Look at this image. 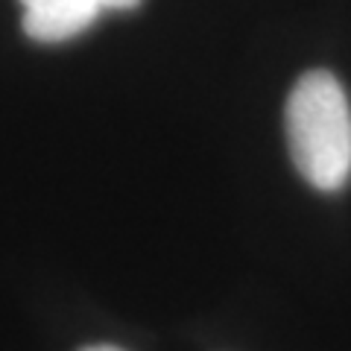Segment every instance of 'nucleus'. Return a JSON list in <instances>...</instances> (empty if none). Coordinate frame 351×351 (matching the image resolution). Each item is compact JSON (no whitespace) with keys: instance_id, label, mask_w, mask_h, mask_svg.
<instances>
[{"instance_id":"obj_1","label":"nucleus","mask_w":351,"mask_h":351,"mask_svg":"<svg viewBox=\"0 0 351 351\" xmlns=\"http://www.w3.org/2000/svg\"><path fill=\"white\" fill-rule=\"evenodd\" d=\"M290 158L319 191H339L351 179V106L331 71L299 76L284 108Z\"/></svg>"},{"instance_id":"obj_2","label":"nucleus","mask_w":351,"mask_h":351,"mask_svg":"<svg viewBox=\"0 0 351 351\" xmlns=\"http://www.w3.org/2000/svg\"><path fill=\"white\" fill-rule=\"evenodd\" d=\"M141 0H21L24 32L32 41L59 44L80 36L108 9H135Z\"/></svg>"},{"instance_id":"obj_3","label":"nucleus","mask_w":351,"mask_h":351,"mask_svg":"<svg viewBox=\"0 0 351 351\" xmlns=\"http://www.w3.org/2000/svg\"><path fill=\"white\" fill-rule=\"evenodd\" d=\"M82 351H123L117 346H91V348H82Z\"/></svg>"}]
</instances>
